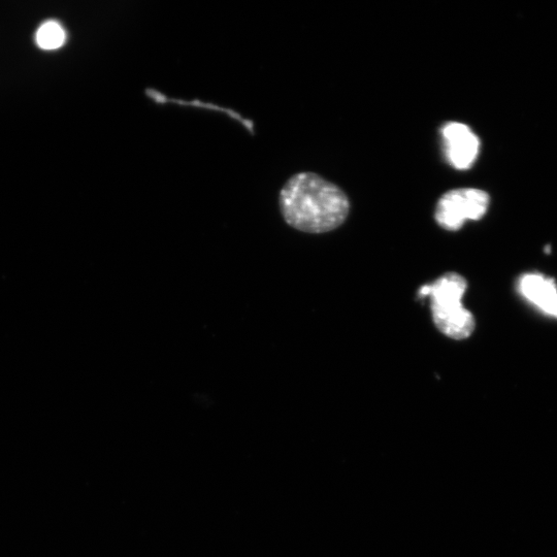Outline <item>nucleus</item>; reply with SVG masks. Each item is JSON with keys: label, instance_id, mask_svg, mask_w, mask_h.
Listing matches in <instances>:
<instances>
[{"label": "nucleus", "instance_id": "20e7f679", "mask_svg": "<svg viewBox=\"0 0 557 557\" xmlns=\"http://www.w3.org/2000/svg\"><path fill=\"white\" fill-rule=\"evenodd\" d=\"M446 158L456 170H469L480 152V140L461 122H448L441 129Z\"/></svg>", "mask_w": 557, "mask_h": 557}, {"label": "nucleus", "instance_id": "7ed1b4c3", "mask_svg": "<svg viewBox=\"0 0 557 557\" xmlns=\"http://www.w3.org/2000/svg\"><path fill=\"white\" fill-rule=\"evenodd\" d=\"M489 194L477 188L453 189L441 196L435 212L438 224L449 232L461 229L468 220L478 221L488 211Z\"/></svg>", "mask_w": 557, "mask_h": 557}, {"label": "nucleus", "instance_id": "39448f33", "mask_svg": "<svg viewBox=\"0 0 557 557\" xmlns=\"http://www.w3.org/2000/svg\"><path fill=\"white\" fill-rule=\"evenodd\" d=\"M518 289L524 300L557 319V285L552 278L538 273L526 274L519 279Z\"/></svg>", "mask_w": 557, "mask_h": 557}, {"label": "nucleus", "instance_id": "423d86ee", "mask_svg": "<svg viewBox=\"0 0 557 557\" xmlns=\"http://www.w3.org/2000/svg\"><path fill=\"white\" fill-rule=\"evenodd\" d=\"M65 41V32L60 24L49 21L38 30L37 43L44 50L60 48Z\"/></svg>", "mask_w": 557, "mask_h": 557}, {"label": "nucleus", "instance_id": "f03ea898", "mask_svg": "<svg viewBox=\"0 0 557 557\" xmlns=\"http://www.w3.org/2000/svg\"><path fill=\"white\" fill-rule=\"evenodd\" d=\"M467 288V280L456 273L445 274L430 285L434 322L450 339L465 340L475 331V318L462 303Z\"/></svg>", "mask_w": 557, "mask_h": 557}, {"label": "nucleus", "instance_id": "f257e3e1", "mask_svg": "<svg viewBox=\"0 0 557 557\" xmlns=\"http://www.w3.org/2000/svg\"><path fill=\"white\" fill-rule=\"evenodd\" d=\"M279 204L285 222L308 234L334 231L350 212L346 193L315 173L292 176L280 192Z\"/></svg>", "mask_w": 557, "mask_h": 557}]
</instances>
